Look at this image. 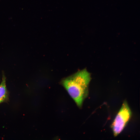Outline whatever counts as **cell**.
<instances>
[{
    "label": "cell",
    "mask_w": 140,
    "mask_h": 140,
    "mask_svg": "<svg viewBox=\"0 0 140 140\" xmlns=\"http://www.w3.org/2000/svg\"><path fill=\"white\" fill-rule=\"evenodd\" d=\"M90 80V74L84 69L64 79L61 83L78 106L80 107L88 95Z\"/></svg>",
    "instance_id": "1"
},
{
    "label": "cell",
    "mask_w": 140,
    "mask_h": 140,
    "mask_svg": "<svg viewBox=\"0 0 140 140\" xmlns=\"http://www.w3.org/2000/svg\"><path fill=\"white\" fill-rule=\"evenodd\" d=\"M8 96L6 85V78L4 75L3 73L2 81L0 84V103L6 100Z\"/></svg>",
    "instance_id": "3"
},
{
    "label": "cell",
    "mask_w": 140,
    "mask_h": 140,
    "mask_svg": "<svg viewBox=\"0 0 140 140\" xmlns=\"http://www.w3.org/2000/svg\"><path fill=\"white\" fill-rule=\"evenodd\" d=\"M131 115V110L126 101L123 102L112 124L114 136H116L123 130Z\"/></svg>",
    "instance_id": "2"
}]
</instances>
